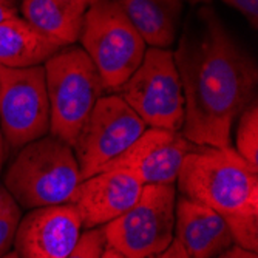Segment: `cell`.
<instances>
[{
	"label": "cell",
	"mask_w": 258,
	"mask_h": 258,
	"mask_svg": "<svg viewBox=\"0 0 258 258\" xmlns=\"http://www.w3.org/2000/svg\"><path fill=\"white\" fill-rule=\"evenodd\" d=\"M150 258H189V255L185 253V250L182 249V246L173 238V241L169 244L167 249H164L162 252L150 256Z\"/></svg>",
	"instance_id": "obj_22"
},
{
	"label": "cell",
	"mask_w": 258,
	"mask_h": 258,
	"mask_svg": "<svg viewBox=\"0 0 258 258\" xmlns=\"http://www.w3.org/2000/svg\"><path fill=\"white\" fill-rule=\"evenodd\" d=\"M146 128L144 121L119 95L101 96L72 146L82 179L96 175L124 153Z\"/></svg>",
	"instance_id": "obj_9"
},
{
	"label": "cell",
	"mask_w": 258,
	"mask_h": 258,
	"mask_svg": "<svg viewBox=\"0 0 258 258\" xmlns=\"http://www.w3.org/2000/svg\"><path fill=\"white\" fill-rule=\"evenodd\" d=\"M149 127L181 132L184 95L172 50L150 48L128 81L116 91Z\"/></svg>",
	"instance_id": "obj_7"
},
{
	"label": "cell",
	"mask_w": 258,
	"mask_h": 258,
	"mask_svg": "<svg viewBox=\"0 0 258 258\" xmlns=\"http://www.w3.org/2000/svg\"><path fill=\"white\" fill-rule=\"evenodd\" d=\"M17 16H19V10L10 8V7H5V5H0V23L7 22L10 19H14Z\"/></svg>",
	"instance_id": "obj_25"
},
{
	"label": "cell",
	"mask_w": 258,
	"mask_h": 258,
	"mask_svg": "<svg viewBox=\"0 0 258 258\" xmlns=\"http://www.w3.org/2000/svg\"><path fill=\"white\" fill-rule=\"evenodd\" d=\"M88 7L72 0H20L22 19L60 48L79 40Z\"/></svg>",
	"instance_id": "obj_15"
},
{
	"label": "cell",
	"mask_w": 258,
	"mask_h": 258,
	"mask_svg": "<svg viewBox=\"0 0 258 258\" xmlns=\"http://www.w3.org/2000/svg\"><path fill=\"white\" fill-rule=\"evenodd\" d=\"M143 182L124 170H104L82 179L70 204L79 214L82 229L102 227L121 217L138 201Z\"/></svg>",
	"instance_id": "obj_12"
},
{
	"label": "cell",
	"mask_w": 258,
	"mask_h": 258,
	"mask_svg": "<svg viewBox=\"0 0 258 258\" xmlns=\"http://www.w3.org/2000/svg\"><path fill=\"white\" fill-rule=\"evenodd\" d=\"M60 50L53 40L34 30L22 17L0 23V65L27 68L43 65Z\"/></svg>",
	"instance_id": "obj_16"
},
{
	"label": "cell",
	"mask_w": 258,
	"mask_h": 258,
	"mask_svg": "<svg viewBox=\"0 0 258 258\" xmlns=\"http://www.w3.org/2000/svg\"><path fill=\"white\" fill-rule=\"evenodd\" d=\"M20 220V206L5 189V185L0 184V258L11 250Z\"/></svg>",
	"instance_id": "obj_18"
},
{
	"label": "cell",
	"mask_w": 258,
	"mask_h": 258,
	"mask_svg": "<svg viewBox=\"0 0 258 258\" xmlns=\"http://www.w3.org/2000/svg\"><path fill=\"white\" fill-rule=\"evenodd\" d=\"M150 48L169 50L181 28V0H116Z\"/></svg>",
	"instance_id": "obj_14"
},
{
	"label": "cell",
	"mask_w": 258,
	"mask_h": 258,
	"mask_svg": "<svg viewBox=\"0 0 258 258\" xmlns=\"http://www.w3.org/2000/svg\"><path fill=\"white\" fill-rule=\"evenodd\" d=\"M101 258H125V256H122L118 250H114L113 247L105 246L104 253H102V256H101Z\"/></svg>",
	"instance_id": "obj_26"
},
{
	"label": "cell",
	"mask_w": 258,
	"mask_h": 258,
	"mask_svg": "<svg viewBox=\"0 0 258 258\" xmlns=\"http://www.w3.org/2000/svg\"><path fill=\"white\" fill-rule=\"evenodd\" d=\"M19 4H20V0H0V5L16 8V10H19Z\"/></svg>",
	"instance_id": "obj_27"
},
{
	"label": "cell",
	"mask_w": 258,
	"mask_h": 258,
	"mask_svg": "<svg viewBox=\"0 0 258 258\" xmlns=\"http://www.w3.org/2000/svg\"><path fill=\"white\" fill-rule=\"evenodd\" d=\"M107 246L102 227L87 229L76 244V247L65 258H101Z\"/></svg>",
	"instance_id": "obj_20"
},
{
	"label": "cell",
	"mask_w": 258,
	"mask_h": 258,
	"mask_svg": "<svg viewBox=\"0 0 258 258\" xmlns=\"http://www.w3.org/2000/svg\"><path fill=\"white\" fill-rule=\"evenodd\" d=\"M195 147L181 132L150 127L99 172L124 170L135 175L143 185L176 184L185 155Z\"/></svg>",
	"instance_id": "obj_10"
},
{
	"label": "cell",
	"mask_w": 258,
	"mask_h": 258,
	"mask_svg": "<svg viewBox=\"0 0 258 258\" xmlns=\"http://www.w3.org/2000/svg\"><path fill=\"white\" fill-rule=\"evenodd\" d=\"M223 2L240 11L253 30L258 28V0H223Z\"/></svg>",
	"instance_id": "obj_21"
},
{
	"label": "cell",
	"mask_w": 258,
	"mask_h": 258,
	"mask_svg": "<svg viewBox=\"0 0 258 258\" xmlns=\"http://www.w3.org/2000/svg\"><path fill=\"white\" fill-rule=\"evenodd\" d=\"M72 2H79V4H84V5H87L90 8L91 5H95L96 2H99V0H72Z\"/></svg>",
	"instance_id": "obj_28"
},
{
	"label": "cell",
	"mask_w": 258,
	"mask_h": 258,
	"mask_svg": "<svg viewBox=\"0 0 258 258\" xmlns=\"http://www.w3.org/2000/svg\"><path fill=\"white\" fill-rule=\"evenodd\" d=\"M189 4H192V5H207V4H210L212 0H187Z\"/></svg>",
	"instance_id": "obj_29"
},
{
	"label": "cell",
	"mask_w": 258,
	"mask_h": 258,
	"mask_svg": "<svg viewBox=\"0 0 258 258\" xmlns=\"http://www.w3.org/2000/svg\"><path fill=\"white\" fill-rule=\"evenodd\" d=\"M226 223L232 233L233 244L249 252H256L258 249V214L230 218V220H226Z\"/></svg>",
	"instance_id": "obj_19"
},
{
	"label": "cell",
	"mask_w": 258,
	"mask_h": 258,
	"mask_svg": "<svg viewBox=\"0 0 258 258\" xmlns=\"http://www.w3.org/2000/svg\"><path fill=\"white\" fill-rule=\"evenodd\" d=\"M79 42L110 93H116L128 81L147 50L116 0H99L87 10Z\"/></svg>",
	"instance_id": "obj_5"
},
{
	"label": "cell",
	"mask_w": 258,
	"mask_h": 258,
	"mask_svg": "<svg viewBox=\"0 0 258 258\" xmlns=\"http://www.w3.org/2000/svg\"><path fill=\"white\" fill-rule=\"evenodd\" d=\"M2 258H19V256H17V253H16V252H13V250H10V252H8L7 255H4Z\"/></svg>",
	"instance_id": "obj_30"
},
{
	"label": "cell",
	"mask_w": 258,
	"mask_h": 258,
	"mask_svg": "<svg viewBox=\"0 0 258 258\" xmlns=\"http://www.w3.org/2000/svg\"><path fill=\"white\" fill-rule=\"evenodd\" d=\"M50 101V135L73 146L93 107L104 96V84L82 46L60 48L43 63Z\"/></svg>",
	"instance_id": "obj_4"
},
{
	"label": "cell",
	"mask_w": 258,
	"mask_h": 258,
	"mask_svg": "<svg viewBox=\"0 0 258 258\" xmlns=\"http://www.w3.org/2000/svg\"><path fill=\"white\" fill-rule=\"evenodd\" d=\"M82 181L72 146L51 135L17 150L4 173V185L20 209L67 204Z\"/></svg>",
	"instance_id": "obj_3"
},
{
	"label": "cell",
	"mask_w": 258,
	"mask_h": 258,
	"mask_svg": "<svg viewBox=\"0 0 258 258\" xmlns=\"http://www.w3.org/2000/svg\"><path fill=\"white\" fill-rule=\"evenodd\" d=\"M8 155H10V149H8V146L5 143L2 128H0V175H2V172H4V167H5L7 159H8Z\"/></svg>",
	"instance_id": "obj_24"
},
{
	"label": "cell",
	"mask_w": 258,
	"mask_h": 258,
	"mask_svg": "<svg viewBox=\"0 0 258 258\" xmlns=\"http://www.w3.org/2000/svg\"><path fill=\"white\" fill-rule=\"evenodd\" d=\"M82 235V223L76 209L67 203L28 210L14 238L19 258H65Z\"/></svg>",
	"instance_id": "obj_11"
},
{
	"label": "cell",
	"mask_w": 258,
	"mask_h": 258,
	"mask_svg": "<svg viewBox=\"0 0 258 258\" xmlns=\"http://www.w3.org/2000/svg\"><path fill=\"white\" fill-rule=\"evenodd\" d=\"M175 184H147L121 217L102 226L107 246L125 258H150L175 238Z\"/></svg>",
	"instance_id": "obj_6"
},
{
	"label": "cell",
	"mask_w": 258,
	"mask_h": 258,
	"mask_svg": "<svg viewBox=\"0 0 258 258\" xmlns=\"http://www.w3.org/2000/svg\"><path fill=\"white\" fill-rule=\"evenodd\" d=\"M217 258H258L256 252H249V250H244L238 246H230L227 250H224L221 255H218Z\"/></svg>",
	"instance_id": "obj_23"
},
{
	"label": "cell",
	"mask_w": 258,
	"mask_h": 258,
	"mask_svg": "<svg viewBox=\"0 0 258 258\" xmlns=\"http://www.w3.org/2000/svg\"><path fill=\"white\" fill-rule=\"evenodd\" d=\"M173 57L184 95L181 133L195 146H230L233 124L256 98L255 59L209 5L187 17Z\"/></svg>",
	"instance_id": "obj_1"
},
{
	"label": "cell",
	"mask_w": 258,
	"mask_h": 258,
	"mask_svg": "<svg viewBox=\"0 0 258 258\" xmlns=\"http://www.w3.org/2000/svg\"><path fill=\"white\" fill-rule=\"evenodd\" d=\"M0 128L10 153L50 135V101L43 65H0Z\"/></svg>",
	"instance_id": "obj_8"
},
{
	"label": "cell",
	"mask_w": 258,
	"mask_h": 258,
	"mask_svg": "<svg viewBox=\"0 0 258 258\" xmlns=\"http://www.w3.org/2000/svg\"><path fill=\"white\" fill-rule=\"evenodd\" d=\"M235 149L237 153L258 170V102L256 98L241 111L237 119Z\"/></svg>",
	"instance_id": "obj_17"
},
{
	"label": "cell",
	"mask_w": 258,
	"mask_h": 258,
	"mask_svg": "<svg viewBox=\"0 0 258 258\" xmlns=\"http://www.w3.org/2000/svg\"><path fill=\"white\" fill-rule=\"evenodd\" d=\"M181 197L207 206L224 220L258 214V170L232 146H197L176 179Z\"/></svg>",
	"instance_id": "obj_2"
},
{
	"label": "cell",
	"mask_w": 258,
	"mask_h": 258,
	"mask_svg": "<svg viewBox=\"0 0 258 258\" xmlns=\"http://www.w3.org/2000/svg\"><path fill=\"white\" fill-rule=\"evenodd\" d=\"M175 240L189 258H217L233 246L226 220L214 209L184 197L176 198Z\"/></svg>",
	"instance_id": "obj_13"
}]
</instances>
